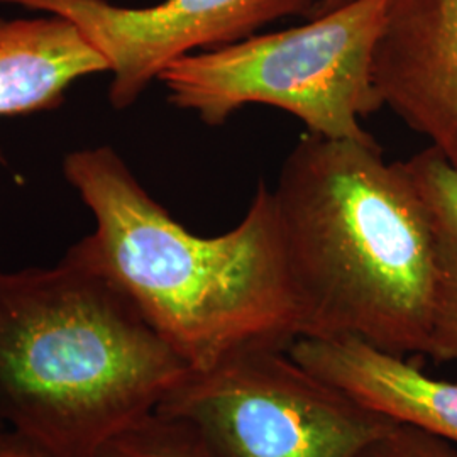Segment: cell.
<instances>
[{"label":"cell","instance_id":"obj_1","mask_svg":"<svg viewBox=\"0 0 457 457\" xmlns=\"http://www.w3.org/2000/svg\"><path fill=\"white\" fill-rule=\"evenodd\" d=\"M63 173L96 217V230L70 251L114 281L190 370L302 337L264 181L236 228L204 237L149 195L112 147L66 154Z\"/></svg>","mask_w":457,"mask_h":457},{"label":"cell","instance_id":"obj_2","mask_svg":"<svg viewBox=\"0 0 457 457\" xmlns=\"http://www.w3.org/2000/svg\"><path fill=\"white\" fill-rule=\"evenodd\" d=\"M271 194L302 337H354L425 356L434 243L405 162L388 163L373 137L305 132Z\"/></svg>","mask_w":457,"mask_h":457},{"label":"cell","instance_id":"obj_3","mask_svg":"<svg viewBox=\"0 0 457 457\" xmlns=\"http://www.w3.org/2000/svg\"><path fill=\"white\" fill-rule=\"evenodd\" d=\"M187 362L114 281L70 249L0 270V424L58 457H88L158 407Z\"/></svg>","mask_w":457,"mask_h":457},{"label":"cell","instance_id":"obj_4","mask_svg":"<svg viewBox=\"0 0 457 457\" xmlns=\"http://www.w3.org/2000/svg\"><path fill=\"white\" fill-rule=\"evenodd\" d=\"M390 0H354L285 31L187 54L160 75L171 105L222 126L247 105L288 112L328 139H368L383 107L375 51Z\"/></svg>","mask_w":457,"mask_h":457},{"label":"cell","instance_id":"obj_5","mask_svg":"<svg viewBox=\"0 0 457 457\" xmlns=\"http://www.w3.org/2000/svg\"><path fill=\"white\" fill-rule=\"evenodd\" d=\"M154 410L190 425L212 457H358L395 424L277 345L188 370Z\"/></svg>","mask_w":457,"mask_h":457},{"label":"cell","instance_id":"obj_6","mask_svg":"<svg viewBox=\"0 0 457 457\" xmlns=\"http://www.w3.org/2000/svg\"><path fill=\"white\" fill-rule=\"evenodd\" d=\"M317 0H163L122 7L109 0H0L71 21L109 65V100L131 107L171 63L245 39L287 16H307Z\"/></svg>","mask_w":457,"mask_h":457},{"label":"cell","instance_id":"obj_7","mask_svg":"<svg viewBox=\"0 0 457 457\" xmlns=\"http://www.w3.org/2000/svg\"><path fill=\"white\" fill-rule=\"evenodd\" d=\"M373 73L383 107L457 170V0H390Z\"/></svg>","mask_w":457,"mask_h":457},{"label":"cell","instance_id":"obj_8","mask_svg":"<svg viewBox=\"0 0 457 457\" xmlns=\"http://www.w3.org/2000/svg\"><path fill=\"white\" fill-rule=\"evenodd\" d=\"M290 354L312 373L398 424L457 444V383L354 337H298Z\"/></svg>","mask_w":457,"mask_h":457},{"label":"cell","instance_id":"obj_9","mask_svg":"<svg viewBox=\"0 0 457 457\" xmlns=\"http://www.w3.org/2000/svg\"><path fill=\"white\" fill-rule=\"evenodd\" d=\"M104 71L105 58L65 17H0V115L53 111L71 83Z\"/></svg>","mask_w":457,"mask_h":457},{"label":"cell","instance_id":"obj_10","mask_svg":"<svg viewBox=\"0 0 457 457\" xmlns=\"http://www.w3.org/2000/svg\"><path fill=\"white\" fill-rule=\"evenodd\" d=\"M424 198L434 243V307L427 354L457 366V170L427 147L405 162Z\"/></svg>","mask_w":457,"mask_h":457},{"label":"cell","instance_id":"obj_11","mask_svg":"<svg viewBox=\"0 0 457 457\" xmlns=\"http://www.w3.org/2000/svg\"><path fill=\"white\" fill-rule=\"evenodd\" d=\"M88 457H212L190 425L156 410L136 419Z\"/></svg>","mask_w":457,"mask_h":457},{"label":"cell","instance_id":"obj_12","mask_svg":"<svg viewBox=\"0 0 457 457\" xmlns=\"http://www.w3.org/2000/svg\"><path fill=\"white\" fill-rule=\"evenodd\" d=\"M358 457H457V444L419 427L395 422Z\"/></svg>","mask_w":457,"mask_h":457},{"label":"cell","instance_id":"obj_13","mask_svg":"<svg viewBox=\"0 0 457 457\" xmlns=\"http://www.w3.org/2000/svg\"><path fill=\"white\" fill-rule=\"evenodd\" d=\"M0 457H58L46 451L45 447L19 437L16 434H9V437L0 445Z\"/></svg>","mask_w":457,"mask_h":457},{"label":"cell","instance_id":"obj_14","mask_svg":"<svg viewBox=\"0 0 457 457\" xmlns=\"http://www.w3.org/2000/svg\"><path fill=\"white\" fill-rule=\"evenodd\" d=\"M351 2H354V0H317L315 5L312 7L309 14L305 17L312 19V17L322 16V14H326L328 11L339 9V7H344V5L351 4Z\"/></svg>","mask_w":457,"mask_h":457},{"label":"cell","instance_id":"obj_15","mask_svg":"<svg viewBox=\"0 0 457 457\" xmlns=\"http://www.w3.org/2000/svg\"><path fill=\"white\" fill-rule=\"evenodd\" d=\"M9 434H11V430L5 425L0 424V445L9 437Z\"/></svg>","mask_w":457,"mask_h":457},{"label":"cell","instance_id":"obj_16","mask_svg":"<svg viewBox=\"0 0 457 457\" xmlns=\"http://www.w3.org/2000/svg\"><path fill=\"white\" fill-rule=\"evenodd\" d=\"M0 162H2V153H0Z\"/></svg>","mask_w":457,"mask_h":457}]
</instances>
